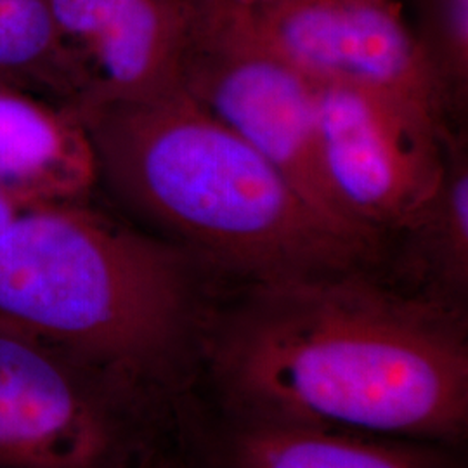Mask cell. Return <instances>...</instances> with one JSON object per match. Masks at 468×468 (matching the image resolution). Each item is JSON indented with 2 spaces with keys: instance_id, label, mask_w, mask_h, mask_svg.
I'll use <instances>...</instances> for the list:
<instances>
[{
  "instance_id": "1",
  "label": "cell",
  "mask_w": 468,
  "mask_h": 468,
  "mask_svg": "<svg viewBox=\"0 0 468 468\" xmlns=\"http://www.w3.org/2000/svg\"><path fill=\"white\" fill-rule=\"evenodd\" d=\"M467 311L354 271L269 283L216 309L201 347L222 413L458 444Z\"/></svg>"
},
{
  "instance_id": "2",
  "label": "cell",
  "mask_w": 468,
  "mask_h": 468,
  "mask_svg": "<svg viewBox=\"0 0 468 468\" xmlns=\"http://www.w3.org/2000/svg\"><path fill=\"white\" fill-rule=\"evenodd\" d=\"M100 181L156 234L249 283L378 271L283 174L185 90L80 112Z\"/></svg>"
},
{
  "instance_id": "3",
  "label": "cell",
  "mask_w": 468,
  "mask_h": 468,
  "mask_svg": "<svg viewBox=\"0 0 468 468\" xmlns=\"http://www.w3.org/2000/svg\"><path fill=\"white\" fill-rule=\"evenodd\" d=\"M210 271L89 201L23 210L0 233V321L187 399L218 309Z\"/></svg>"
},
{
  "instance_id": "4",
  "label": "cell",
  "mask_w": 468,
  "mask_h": 468,
  "mask_svg": "<svg viewBox=\"0 0 468 468\" xmlns=\"http://www.w3.org/2000/svg\"><path fill=\"white\" fill-rule=\"evenodd\" d=\"M186 399L0 321V468H185Z\"/></svg>"
},
{
  "instance_id": "5",
  "label": "cell",
  "mask_w": 468,
  "mask_h": 468,
  "mask_svg": "<svg viewBox=\"0 0 468 468\" xmlns=\"http://www.w3.org/2000/svg\"><path fill=\"white\" fill-rule=\"evenodd\" d=\"M183 90L278 168L336 229L387 255L384 241L359 229L335 198L319 150L318 87L301 71L201 5Z\"/></svg>"
},
{
  "instance_id": "6",
  "label": "cell",
  "mask_w": 468,
  "mask_h": 468,
  "mask_svg": "<svg viewBox=\"0 0 468 468\" xmlns=\"http://www.w3.org/2000/svg\"><path fill=\"white\" fill-rule=\"evenodd\" d=\"M316 87L328 185L347 218L387 245L434 193L452 129L431 102L402 92Z\"/></svg>"
},
{
  "instance_id": "7",
  "label": "cell",
  "mask_w": 468,
  "mask_h": 468,
  "mask_svg": "<svg viewBox=\"0 0 468 468\" xmlns=\"http://www.w3.org/2000/svg\"><path fill=\"white\" fill-rule=\"evenodd\" d=\"M216 13L313 84L396 90L444 117L399 0H280Z\"/></svg>"
},
{
  "instance_id": "8",
  "label": "cell",
  "mask_w": 468,
  "mask_h": 468,
  "mask_svg": "<svg viewBox=\"0 0 468 468\" xmlns=\"http://www.w3.org/2000/svg\"><path fill=\"white\" fill-rule=\"evenodd\" d=\"M87 108L164 98L183 89L200 0H50Z\"/></svg>"
},
{
  "instance_id": "9",
  "label": "cell",
  "mask_w": 468,
  "mask_h": 468,
  "mask_svg": "<svg viewBox=\"0 0 468 468\" xmlns=\"http://www.w3.org/2000/svg\"><path fill=\"white\" fill-rule=\"evenodd\" d=\"M191 468H460L446 444L330 431L222 413L187 435Z\"/></svg>"
},
{
  "instance_id": "10",
  "label": "cell",
  "mask_w": 468,
  "mask_h": 468,
  "mask_svg": "<svg viewBox=\"0 0 468 468\" xmlns=\"http://www.w3.org/2000/svg\"><path fill=\"white\" fill-rule=\"evenodd\" d=\"M100 168L80 113L0 84V200L17 212L82 203Z\"/></svg>"
},
{
  "instance_id": "11",
  "label": "cell",
  "mask_w": 468,
  "mask_h": 468,
  "mask_svg": "<svg viewBox=\"0 0 468 468\" xmlns=\"http://www.w3.org/2000/svg\"><path fill=\"white\" fill-rule=\"evenodd\" d=\"M401 266L408 290L467 311L468 148L448 133L444 167L434 193L401 229Z\"/></svg>"
},
{
  "instance_id": "12",
  "label": "cell",
  "mask_w": 468,
  "mask_h": 468,
  "mask_svg": "<svg viewBox=\"0 0 468 468\" xmlns=\"http://www.w3.org/2000/svg\"><path fill=\"white\" fill-rule=\"evenodd\" d=\"M0 84L79 112L82 82L50 0H0Z\"/></svg>"
},
{
  "instance_id": "13",
  "label": "cell",
  "mask_w": 468,
  "mask_h": 468,
  "mask_svg": "<svg viewBox=\"0 0 468 468\" xmlns=\"http://www.w3.org/2000/svg\"><path fill=\"white\" fill-rule=\"evenodd\" d=\"M410 9L408 23L444 118L460 122L468 102V0H410Z\"/></svg>"
},
{
  "instance_id": "14",
  "label": "cell",
  "mask_w": 468,
  "mask_h": 468,
  "mask_svg": "<svg viewBox=\"0 0 468 468\" xmlns=\"http://www.w3.org/2000/svg\"><path fill=\"white\" fill-rule=\"evenodd\" d=\"M274 2H280V0H200L203 7H208L214 11H228V13H247V11L266 7Z\"/></svg>"
},
{
  "instance_id": "15",
  "label": "cell",
  "mask_w": 468,
  "mask_h": 468,
  "mask_svg": "<svg viewBox=\"0 0 468 468\" xmlns=\"http://www.w3.org/2000/svg\"><path fill=\"white\" fill-rule=\"evenodd\" d=\"M17 210L15 207H11L9 203L0 200V233L5 229V226L16 218Z\"/></svg>"
}]
</instances>
